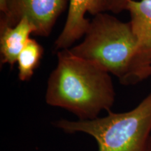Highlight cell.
Masks as SVG:
<instances>
[{"mask_svg": "<svg viewBox=\"0 0 151 151\" xmlns=\"http://www.w3.org/2000/svg\"><path fill=\"white\" fill-rule=\"evenodd\" d=\"M35 33V27L26 18L12 27L0 28L1 63L11 67L17 63L19 55Z\"/></svg>", "mask_w": 151, "mask_h": 151, "instance_id": "cell-7", "label": "cell"}, {"mask_svg": "<svg viewBox=\"0 0 151 151\" xmlns=\"http://www.w3.org/2000/svg\"><path fill=\"white\" fill-rule=\"evenodd\" d=\"M83 37V40L69 50L116 76L122 84L137 48L129 22H122L112 15L101 13L90 20Z\"/></svg>", "mask_w": 151, "mask_h": 151, "instance_id": "cell-3", "label": "cell"}, {"mask_svg": "<svg viewBox=\"0 0 151 151\" xmlns=\"http://www.w3.org/2000/svg\"><path fill=\"white\" fill-rule=\"evenodd\" d=\"M108 11V0H69L67 20L61 33L54 43L57 52L71 48L76 41L84 37L90 20L86 17Z\"/></svg>", "mask_w": 151, "mask_h": 151, "instance_id": "cell-6", "label": "cell"}, {"mask_svg": "<svg viewBox=\"0 0 151 151\" xmlns=\"http://www.w3.org/2000/svg\"><path fill=\"white\" fill-rule=\"evenodd\" d=\"M43 55V46L36 39L31 38L17 60L19 80L27 81L32 78Z\"/></svg>", "mask_w": 151, "mask_h": 151, "instance_id": "cell-8", "label": "cell"}, {"mask_svg": "<svg viewBox=\"0 0 151 151\" xmlns=\"http://www.w3.org/2000/svg\"><path fill=\"white\" fill-rule=\"evenodd\" d=\"M69 0H9L6 16L0 20V28L12 27L24 18L35 29V35L47 37L67 9Z\"/></svg>", "mask_w": 151, "mask_h": 151, "instance_id": "cell-5", "label": "cell"}, {"mask_svg": "<svg viewBox=\"0 0 151 151\" xmlns=\"http://www.w3.org/2000/svg\"><path fill=\"white\" fill-rule=\"evenodd\" d=\"M129 23L137 48L122 85H134L151 76V0H134L128 3Z\"/></svg>", "mask_w": 151, "mask_h": 151, "instance_id": "cell-4", "label": "cell"}, {"mask_svg": "<svg viewBox=\"0 0 151 151\" xmlns=\"http://www.w3.org/2000/svg\"><path fill=\"white\" fill-rule=\"evenodd\" d=\"M57 57L47 82V104L65 109L80 120H94L103 111H110L116 100L110 73L69 49L57 52Z\"/></svg>", "mask_w": 151, "mask_h": 151, "instance_id": "cell-1", "label": "cell"}, {"mask_svg": "<svg viewBox=\"0 0 151 151\" xmlns=\"http://www.w3.org/2000/svg\"><path fill=\"white\" fill-rule=\"evenodd\" d=\"M148 151H151V136H150V140H149V143H148Z\"/></svg>", "mask_w": 151, "mask_h": 151, "instance_id": "cell-11", "label": "cell"}, {"mask_svg": "<svg viewBox=\"0 0 151 151\" xmlns=\"http://www.w3.org/2000/svg\"><path fill=\"white\" fill-rule=\"evenodd\" d=\"M9 10V0H0V20L6 16Z\"/></svg>", "mask_w": 151, "mask_h": 151, "instance_id": "cell-10", "label": "cell"}, {"mask_svg": "<svg viewBox=\"0 0 151 151\" xmlns=\"http://www.w3.org/2000/svg\"><path fill=\"white\" fill-rule=\"evenodd\" d=\"M134 0H108V11L119 14L127 9L128 3Z\"/></svg>", "mask_w": 151, "mask_h": 151, "instance_id": "cell-9", "label": "cell"}, {"mask_svg": "<svg viewBox=\"0 0 151 151\" xmlns=\"http://www.w3.org/2000/svg\"><path fill=\"white\" fill-rule=\"evenodd\" d=\"M53 125L66 134L83 133L94 138L97 151H148L151 136V92L135 108L110 111L90 120L60 119Z\"/></svg>", "mask_w": 151, "mask_h": 151, "instance_id": "cell-2", "label": "cell"}]
</instances>
